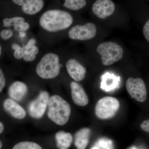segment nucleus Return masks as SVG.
Instances as JSON below:
<instances>
[{
  "mask_svg": "<svg viewBox=\"0 0 149 149\" xmlns=\"http://www.w3.org/2000/svg\"><path fill=\"white\" fill-rule=\"evenodd\" d=\"M72 15L67 12L60 10H51L42 15L39 24L47 32H58L67 29L73 22Z\"/></svg>",
  "mask_w": 149,
  "mask_h": 149,
  "instance_id": "1",
  "label": "nucleus"
},
{
  "mask_svg": "<svg viewBox=\"0 0 149 149\" xmlns=\"http://www.w3.org/2000/svg\"><path fill=\"white\" fill-rule=\"evenodd\" d=\"M48 107V116L51 120L59 125L66 124L71 113V107L66 101L55 95L49 99Z\"/></svg>",
  "mask_w": 149,
  "mask_h": 149,
  "instance_id": "2",
  "label": "nucleus"
},
{
  "mask_svg": "<svg viewBox=\"0 0 149 149\" xmlns=\"http://www.w3.org/2000/svg\"><path fill=\"white\" fill-rule=\"evenodd\" d=\"M61 66L58 56L53 53H48L43 56L37 64L36 73L42 79H53L59 74Z\"/></svg>",
  "mask_w": 149,
  "mask_h": 149,
  "instance_id": "3",
  "label": "nucleus"
},
{
  "mask_svg": "<svg viewBox=\"0 0 149 149\" xmlns=\"http://www.w3.org/2000/svg\"><path fill=\"white\" fill-rule=\"evenodd\" d=\"M97 51L101 56L102 63L105 66L111 65L119 61L123 56L122 48L113 42L101 43L97 47Z\"/></svg>",
  "mask_w": 149,
  "mask_h": 149,
  "instance_id": "4",
  "label": "nucleus"
},
{
  "mask_svg": "<svg viewBox=\"0 0 149 149\" xmlns=\"http://www.w3.org/2000/svg\"><path fill=\"white\" fill-rule=\"evenodd\" d=\"M120 108L118 100L112 97H105L100 99L95 107L96 116L101 120L113 117Z\"/></svg>",
  "mask_w": 149,
  "mask_h": 149,
  "instance_id": "5",
  "label": "nucleus"
},
{
  "mask_svg": "<svg viewBox=\"0 0 149 149\" xmlns=\"http://www.w3.org/2000/svg\"><path fill=\"white\" fill-rule=\"evenodd\" d=\"M125 86L131 98L140 102L146 101L147 97L146 87L141 78L129 77L126 81Z\"/></svg>",
  "mask_w": 149,
  "mask_h": 149,
  "instance_id": "6",
  "label": "nucleus"
},
{
  "mask_svg": "<svg viewBox=\"0 0 149 149\" xmlns=\"http://www.w3.org/2000/svg\"><path fill=\"white\" fill-rule=\"evenodd\" d=\"M97 34V27L95 24L88 22L83 25L73 26L68 32V36L73 40L85 41L93 39Z\"/></svg>",
  "mask_w": 149,
  "mask_h": 149,
  "instance_id": "7",
  "label": "nucleus"
},
{
  "mask_svg": "<svg viewBox=\"0 0 149 149\" xmlns=\"http://www.w3.org/2000/svg\"><path fill=\"white\" fill-rule=\"evenodd\" d=\"M49 100V95L46 91H42L38 97L29 104L28 111L31 117L39 119L45 112Z\"/></svg>",
  "mask_w": 149,
  "mask_h": 149,
  "instance_id": "8",
  "label": "nucleus"
},
{
  "mask_svg": "<svg viewBox=\"0 0 149 149\" xmlns=\"http://www.w3.org/2000/svg\"><path fill=\"white\" fill-rule=\"evenodd\" d=\"M115 9L111 0H97L92 7L93 13L100 19H104L113 14Z\"/></svg>",
  "mask_w": 149,
  "mask_h": 149,
  "instance_id": "9",
  "label": "nucleus"
},
{
  "mask_svg": "<svg viewBox=\"0 0 149 149\" xmlns=\"http://www.w3.org/2000/svg\"><path fill=\"white\" fill-rule=\"evenodd\" d=\"M15 3L21 6L22 10L25 14L34 15L40 12L44 6L43 0H12Z\"/></svg>",
  "mask_w": 149,
  "mask_h": 149,
  "instance_id": "10",
  "label": "nucleus"
},
{
  "mask_svg": "<svg viewBox=\"0 0 149 149\" xmlns=\"http://www.w3.org/2000/svg\"><path fill=\"white\" fill-rule=\"evenodd\" d=\"M68 73L73 80L77 82L84 79L86 74V69L74 59L68 60L66 63Z\"/></svg>",
  "mask_w": 149,
  "mask_h": 149,
  "instance_id": "11",
  "label": "nucleus"
},
{
  "mask_svg": "<svg viewBox=\"0 0 149 149\" xmlns=\"http://www.w3.org/2000/svg\"><path fill=\"white\" fill-rule=\"evenodd\" d=\"M72 101L78 106L84 107L89 103V99L81 85L75 82L70 84Z\"/></svg>",
  "mask_w": 149,
  "mask_h": 149,
  "instance_id": "12",
  "label": "nucleus"
},
{
  "mask_svg": "<svg viewBox=\"0 0 149 149\" xmlns=\"http://www.w3.org/2000/svg\"><path fill=\"white\" fill-rule=\"evenodd\" d=\"M28 88L23 82L16 81L11 85L9 88L8 95L11 99L15 102H20L26 95Z\"/></svg>",
  "mask_w": 149,
  "mask_h": 149,
  "instance_id": "13",
  "label": "nucleus"
},
{
  "mask_svg": "<svg viewBox=\"0 0 149 149\" xmlns=\"http://www.w3.org/2000/svg\"><path fill=\"white\" fill-rule=\"evenodd\" d=\"M3 108L9 114L17 119H23L26 116L24 109L12 99H6L3 102Z\"/></svg>",
  "mask_w": 149,
  "mask_h": 149,
  "instance_id": "14",
  "label": "nucleus"
},
{
  "mask_svg": "<svg viewBox=\"0 0 149 149\" xmlns=\"http://www.w3.org/2000/svg\"><path fill=\"white\" fill-rule=\"evenodd\" d=\"M36 43L35 39H31L26 45L23 46V58L25 61H33L36 58V55L39 52V48L35 45Z\"/></svg>",
  "mask_w": 149,
  "mask_h": 149,
  "instance_id": "15",
  "label": "nucleus"
},
{
  "mask_svg": "<svg viewBox=\"0 0 149 149\" xmlns=\"http://www.w3.org/2000/svg\"><path fill=\"white\" fill-rule=\"evenodd\" d=\"M91 134L89 128H84L78 130L75 135L74 144L77 149H85L89 143Z\"/></svg>",
  "mask_w": 149,
  "mask_h": 149,
  "instance_id": "16",
  "label": "nucleus"
},
{
  "mask_svg": "<svg viewBox=\"0 0 149 149\" xmlns=\"http://www.w3.org/2000/svg\"><path fill=\"white\" fill-rule=\"evenodd\" d=\"M55 137L57 146L59 149H68L71 146L72 137L70 133L59 131L56 134Z\"/></svg>",
  "mask_w": 149,
  "mask_h": 149,
  "instance_id": "17",
  "label": "nucleus"
},
{
  "mask_svg": "<svg viewBox=\"0 0 149 149\" xmlns=\"http://www.w3.org/2000/svg\"><path fill=\"white\" fill-rule=\"evenodd\" d=\"M101 88L105 91H109L111 89L115 88L118 84L120 77H116L113 74L107 72L102 77Z\"/></svg>",
  "mask_w": 149,
  "mask_h": 149,
  "instance_id": "18",
  "label": "nucleus"
},
{
  "mask_svg": "<svg viewBox=\"0 0 149 149\" xmlns=\"http://www.w3.org/2000/svg\"><path fill=\"white\" fill-rule=\"evenodd\" d=\"M63 6L72 10H78L83 8L86 6L85 0H65Z\"/></svg>",
  "mask_w": 149,
  "mask_h": 149,
  "instance_id": "19",
  "label": "nucleus"
},
{
  "mask_svg": "<svg viewBox=\"0 0 149 149\" xmlns=\"http://www.w3.org/2000/svg\"><path fill=\"white\" fill-rule=\"evenodd\" d=\"M24 22L25 19L24 17L19 16L15 17L12 18H4L3 20V26L5 27H10L13 26L15 27Z\"/></svg>",
  "mask_w": 149,
  "mask_h": 149,
  "instance_id": "20",
  "label": "nucleus"
},
{
  "mask_svg": "<svg viewBox=\"0 0 149 149\" xmlns=\"http://www.w3.org/2000/svg\"><path fill=\"white\" fill-rule=\"evenodd\" d=\"M12 149H42L38 144L34 142H22L15 145Z\"/></svg>",
  "mask_w": 149,
  "mask_h": 149,
  "instance_id": "21",
  "label": "nucleus"
},
{
  "mask_svg": "<svg viewBox=\"0 0 149 149\" xmlns=\"http://www.w3.org/2000/svg\"><path fill=\"white\" fill-rule=\"evenodd\" d=\"M12 48L14 50L13 56L17 60H20L23 58L24 49L18 44L14 43L12 46Z\"/></svg>",
  "mask_w": 149,
  "mask_h": 149,
  "instance_id": "22",
  "label": "nucleus"
},
{
  "mask_svg": "<svg viewBox=\"0 0 149 149\" xmlns=\"http://www.w3.org/2000/svg\"><path fill=\"white\" fill-rule=\"evenodd\" d=\"M13 31L10 29H5L2 30L0 33V36L3 40H6L10 39L13 35Z\"/></svg>",
  "mask_w": 149,
  "mask_h": 149,
  "instance_id": "23",
  "label": "nucleus"
},
{
  "mask_svg": "<svg viewBox=\"0 0 149 149\" xmlns=\"http://www.w3.org/2000/svg\"><path fill=\"white\" fill-rule=\"evenodd\" d=\"M30 27L29 23L24 22L18 24L16 27H14L15 30L17 31H26L28 30Z\"/></svg>",
  "mask_w": 149,
  "mask_h": 149,
  "instance_id": "24",
  "label": "nucleus"
},
{
  "mask_svg": "<svg viewBox=\"0 0 149 149\" xmlns=\"http://www.w3.org/2000/svg\"><path fill=\"white\" fill-rule=\"evenodd\" d=\"M143 34L146 40L149 42V19L144 25L143 28Z\"/></svg>",
  "mask_w": 149,
  "mask_h": 149,
  "instance_id": "25",
  "label": "nucleus"
},
{
  "mask_svg": "<svg viewBox=\"0 0 149 149\" xmlns=\"http://www.w3.org/2000/svg\"><path fill=\"white\" fill-rule=\"evenodd\" d=\"M6 84V79L2 70L0 68V93L4 88Z\"/></svg>",
  "mask_w": 149,
  "mask_h": 149,
  "instance_id": "26",
  "label": "nucleus"
},
{
  "mask_svg": "<svg viewBox=\"0 0 149 149\" xmlns=\"http://www.w3.org/2000/svg\"><path fill=\"white\" fill-rule=\"evenodd\" d=\"M141 128L144 131L149 133V119L144 120L140 125Z\"/></svg>",
  "mask_w": 149,
  "mask_h": 149,
  "instance_id": "27",
  "label": "nucleus"
},
{
  "mask_svg": "<svg viewBox=\"0 0 149 149\" xmlns=\"http://www.w3.org/2000/svg\"><path fill=\"white\" fill-rule=\"evenodd\" d=\"M4 125L1 122H0V134H1L4 130Z\"/></svg>",
  "mask_w": 149,
  "mask_h": 149,
  "instance_id": "28",
  "label": "nucleus"
},
{
  "mask_svg": "<svg viewBox=\"0 0 149 149\" xmlns=\"http://www.w3.org/2000/svg\"><path fill=\"white\" fill-rule=\"evenodd\" d=\"M2 147V142L0 141V149Z\"/></svg>",
  "mask_w": 149,
  "mask_h": 149,
  "instance_id": "29",
  "label": "nucleus"
},
{
  "mask_svg": "<svg viewBox=\"0 0 149 149\" xmlns=\"http://www.w3.org/2000/svg\"><path fill=\"white\" fill-rule=\"evenodd\" d=\"M1 50H2L1 47V45H0V56H1Z\"/></svg>",
  "mask_w": 149,
  "mask_h": 149,
  "instance_id": "30",
  "label": "nucleus"
}]
</instances>
